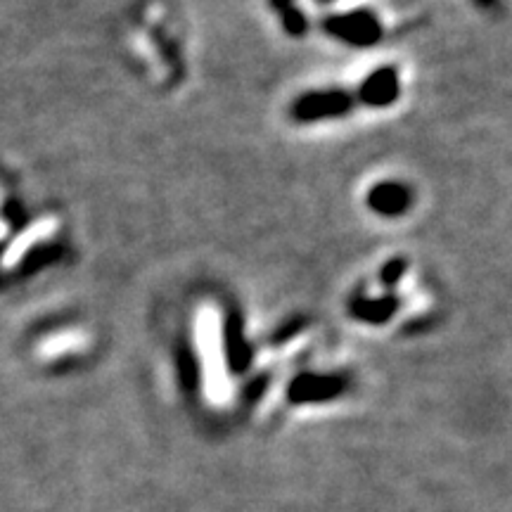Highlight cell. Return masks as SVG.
<instances>
[{
	"label": "cell",
	"mask_w": 512,
	"mask_h": 512,
	"mask_svg": "<svg viewBox=\"0 0 512 512\" xmlns=\"http://www.w3.org/2000/svg\"><path fill=\"white\" fill-rule=\"evenodd\" d=\"M268 5H271L275 12H280V10H285V8H290V5H294V0H268Z\"/></svg>",
	"instance_id": "11"
},
{
	"label": "cell",
	"mask_w": 512,
	"mask_h": 512,
	"mask_svg": "<svg viewBox=\"0 0 512 512\" xmlns=\"http://www.w3.org/2000/svg\"><path fill=\"white\" fill-rule=\"evenodd\" d=\"M226 354L235 373H242L252 363V347H249L245 328H242V320L238 316H230L226 320Z\"/></svg>",
	"instance_id": "6"
},
{
	"label": "cell",
	"mask_w": 512,
	"mask_h": 512,
	"mask_svg": "<svg viewBox=\"0 0 512 512\" xmlns=\"http://www.w3.org/2000/svg\"><path fill=\"white\" fill-rule=\"evenodd\" d=\"M178 368H181V382L188 392H195L197 384H200V366H197V358L192 351H181L178 356Z\"/></svg>",
	"instance_id": "9"
},
{
	"label": "cell",
	"mask_w": 512,
	"mask_h": 512,
	"mask_svg": "<svg viewBox=\"0 0 512 512\" xmlns=\"http://www.w3.org/2000/svg\"><path fill=\"white\" fill-rule=\"evenodd\" d=\"M406 271H408L406 261H403V259H392V261H387V264L382 266L380 280H382V283L387 285V287H392V285L399 283L403 275H406Z\"/></svg>",
	"instance_id": "10"
},
{
	"label": "cell",
	"mask_w": 512,
	"mask_h": 512,
	"mask_svg": "<svg viewBox=\"0 0 512 512\" xmlns=\"http://www.w3.org/2000/svg\"><path fill=\"white\" fill-rule=\"evenodd\" d=\"M413 204V195L408 190V185L396 183V181H384L373 185V190L368 192V207L375 211V214L387 216V219H394V216L406 214Z\"/></svg>",
	"instance_id": "5"
},
{
	"label": "cell",
	"mask_w": 512,
	"mask_h": 512,
	"mask_svg": "<svg viewBox=\"0 0 512 512\" xmlns=\"http://www.w3.org/2000/svg\"><path fill=\"white\" fill-rule=\"evenodd\" d=\"M318 5H330V3H335V0H316Z\"/></svg>",
	"instance_id": "13"
},
{
	"label": "cell",
	"mask_w": 512,
	"mask_h": 512,
	"mask_svg": "<svg viewBox=\"0 0 512 512\" xmlns=\"http://www.w3.org/2000/svg\"><path fill=\"white\" fill-rule=\"evenodd\" d=\"M349 389V380L344 375H297L287 387V396L292 403H328Z\"/></svg>",
	"instance_id": "3"
},
{
	"label": "cell",
	"mask_w": 512,
	"mask_h": 512,
	"mask_svg": "<svg viewBox=\"0 0 512 512\" xmlns=\"http://www.w3.org/2000/svg\"><path fill=\"white\" fill-rule=\"evenodd\" d=\"M323 31L337 41L354 48H370L382 41V22L370 10H349L342 15H328L320 22Z\"/></svg>",
	"instance_id": "1"
},
{
	"label": "cell",
	"mask_w": 512,
	"mask_h": 512,
	"mask_svg": "<svg viewBox=\"0 0 512 512\" xmlns=\"http://www.w3.org/2000/svg\"><path fill=\"white\" fill-rule=\"evenodd\" d=\"M278 15H280V24H283V29L290 36L299 38L309 31V17H306V12L299 10L297 5H290V8L280 10Z\"/></svg>",
	"instance_id": "8"
},
{
	"label": "cell",
	"mask_w": 512,
	"mask_h": 512,
	"mask_svg": "<svg viewBox=\"0 0 512 512\" xmlns=\"http://www.w3.org/2000/svg\"><path fill=\"white\" fill-rule=\"evenodd\" d=\"M401 83L394 67H380L358 88V100L368 107H389L399 100Z\"/></svg>",
	"instance_id": "4"
},
{
	"label": "cell",
	"mask_w": 512,
	"mask_h": 512,
	"mask_svg": "<svg viewBox=\"0 0 512 512\" xmlns=\"http://www.w3.org/2000/svg\"><path fill=\"white\" fill-rule=\"evenodd\" d=\"M472 3H477L479 8H484V10H494L498 5V0H472Z\"/></svg>",
	"instance_id": "12"
},
{
	"label": "cell",
	"mask_w": 512,
	"mask_h": 512,
	"mask_svg": "<svg viewBox=\"0 0 512 512\" xmlns=\"http://www.w3.org/2000/svg\"><path fill=\"white\" fill-rule=\"evenodd\" d=\"M396 309H399V299L394 297H382V299L356 297L354 302H351V313H354V318L370 325L387 323V320L396 313Z\"/></svg>",
	"instance_id": "7"
},
{
	"label": "cell",
	"mask_w": 512,
	"mask_h": 512,
	"mask_svg": "<svg viewBox=\"0 0 512 512\" xmlns=\"http://www.w3.org/2000/svg\"><path fill=\"white\" fill-rule=\"evenodd\" d=\"M354 105L351 95L347 91H337V88H330V91H313L306 93L302 98L294 100L292 105V117L299 124H316V121H328L344 117Z\"/></svg>",
	"instance_id": "2"
}]
</instances>
